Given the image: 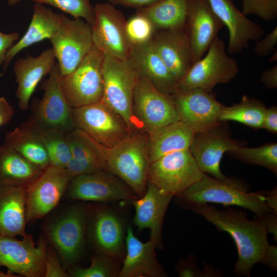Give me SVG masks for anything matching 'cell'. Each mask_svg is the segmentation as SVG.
I'll list each match as a JSON object with an SVG mask.
<instances>
[{
  "instance_id": "cell-53",
  "label": "cell",
  "mask_w": 277,
  "mask_h": 277,
  "mask_svg": "<svg viewBox=\"0 0 277 277\" xmlns=\"http://www.w3.org/2000/svg\"><path fill=\"white\" fill-rule=\"evenodd\" d=\"M3 75V73H2L0 74V77H1Z\"/></svg>"
},
{
  "instance_id": "cell-31",
  "label": "cell",
  "mask_w": 277,
  "mask_h": 277,
  "mask_svg": "<svg viewBox=\"0 0 277 277\" xmlns=\"http://www.w3.org/2000/svg\"><path fill=\"white\" fill-rule=\"evenodd\" d=\"M43 171L11 147L0 148V185L27 187Z\"/></svg>"
},
{
  "instance_id": "cell-46",
  "label": "cell",
  "mask_w": 277,
  "mask_h": 277,
  "mask_svg": "<svg viewBox=\"0 0 277 277\" xmlns=\"http://www.w3.org/2000/svg\"><path fill=\"white\" fill-rule=\"evenodd\" d=\"M261 82L268 89L277 87V65L264 71L261 76Z\"/></svg>"
},
{
  "instance_id": "cell-7",
  "label": "cell",
  "mask_w": 277,
  "mask_h": 277,
  "mask_svg": "<svg viewBox=\"0 0 277 277\" xmlns=\"http://www.w3.org/2000/svg\"><path fill=\"white\" fill-rule=\"evenodd\" d=\"M42 83L44 94L33 104V114L28 121L42 130H54L67 133L75 128L72 108L62 89V75L57 63Z\"/></svg>"
},
{
  "instance_id": "cell-21",
  "label": "cell",
  "mask_w": 277,
  "mask_h": 277,
  "mask_svg": "<svg viewBox=\"0 0 277 277\" xmlns=\"http://www.w3.org/2000/svg\"><path fill=\"white\" fill-rule=\"evenodd\" d=\"M217 16L228 30L227 52L235 54L248 48L250 41L256 42L265 34L259 24L244 15L234 4L232 0H209Z\"/></svg>"
},
{
  "instance_id": "cell-35",
  "label": "cell",
  "mask_w": 277,
  "mask_h": 277,
  "mask_svg": "<svg viewBox=\"0 0 277 277\" xmlns=\"http://www.w3.org/2000/svg\"><path fill=\"white\" fill-rule=\"evenodd\" d=\"M229 153L238 159L246 163L263 166L276 174V143L265 144L254 148H248L239 145Z\"/></svg>"
},
{
  "instance_id": "cell-23",
  "label": "cell",
  "mask_w": 277,
  "mask_h": 277,
  "mask_svg": "<svg viewBox=\"0 0 277 277\" xmlns=\"http://www.w3.org/2000/svg\"><path fill=\"white\" fill-rule=\"evenodd\" d=\"M163 192L151 183L148 182L143 196L132 200L135 209L133 223L139 230L148 229L150 240L160 248L162 245V230L164 216L172 197Z\"/></svg>"
},
{
  "instance_id": "cell-52",
  "label": "cell",
  "mask_w": 277,
  "mask_h": 277,
  "mask_svg": "<svg viewBox=\"0 0 277 277\" xmlns=\"http://www.w3.org/2000/svg\"><path fill=\"white\" fill-rule=\"evenodd\" d=\"M0 277H14V276L10 274H8L7 273H5L4 272L0 271Z\"/></svg>"
},
{
  "instance_id": "cell-6",
  "label": "cell",
  "mask_w": 277,
  "mask_h": 277,
  "mask_svg": "<svg viewBox=\"0 0 277 277\" xmlns=\"http://www.w3.org/2000/svg\"><path fill=\"white\" fill-rule=\"evenodd\" d=\"M88 213L83 205L69 207L47 226L48 239L66 269L81 258L85 246Z\"/></svg>"
},
{
  "instance_id": "cell-5",
  "label": "cell",
  "mask_w": 277,
  "mask_h": 277,
  "mask_svg": "<svg viewBox=\"0 0 277 277\" xmlns=\"http://www.w3.org/2000/svg\"><path fill=\"white\" fill-rule=\"evenodd\" d=\"M239 72L236 60L227 54L224 41L217 36L205 55L178 82L175 91L199 89L211 92L217 85L230 82Z\"/></svg>"
},
{
  "instance_id": "cell-47",
  "label": "cell",
  "mask_w": 277,
  "mask_h": 277,
  "mask_svg": "<svg viewBox=\"0 0 277 277\" xmlns=\"http://www.w3.org/2000/svg\"><path fill=\"white\" fill-rule=\"evenodd\" d=\"M277 248L276 246H269L262 263H265L271 268L276 269L277 267Z\"/></svg>"
},
{
  "instance_id": "cell-50",
  "label": "cell",
  "mask_w": 277,
  "mask_h": 277,
  "mask_svg": "<svg viewBox=\"0 0 277 277\" xmlns=\"http://www.w3.org/2000/svg\"><path fill=\"white\" fill-rule=\"evenodd\" d=\"M277 60V51L275 50L273 52V54L271 55V57L269 58L270 63H274Z\"/></svg>"
},
{
  "instance_id": "cell-13",
  "label": "cell",
  "mask_w": 277,
  "mask_h": 277,
  "mask_svg": "<svg viewBox=\"0 0 277 277\" xmlns=\"http://www.w3.org/2000/svg\"><path fill=\"white\" fill-rule=\"evenodd\" d=\"M94 7V19L91 25L93 45L104 54L127 59L131 45L126 34L124 14L108 3H98Z\"/></svg>"
},
{
  "instance_id": "cell-12",
  "label": "cell",
  "mask_w": 277,
  "mask_h": 277,
  "mask_svg": "<svg viewBox=\"0 0 277 277\" xmlns=\"http://www.w3.org/2000/svg\"><path fill=\"white\" fill-rule=\"evenodd\" d=\"M22 240L0 234V266L8 269L14 277H43L45 273L46 240L41 238L35 245L31 234Z\"/></svg>"
},
{
  "instance_id": "cell-36",
  "label": "cell",
  "mask_w": 277,
  "mask_h": 277,
  "mask_svg": "<svg viewBox=\"0 0 277 277\" xmlns=\"http://www.w3.org/2000/svg\"><path fill=\"white\" fill-rule=\"evenodd\" d=\"M117 261L108 256L97 254L92 258L91 265L87 268H70L69 276L72 277H114L118 276L120 269Z\"/></svg>"
},
{
  "instance_id": "cell-30",
  "label": "cell",
  "mask_w": 277,
  "mask_h": 277,
  "mask_svg": "<svg viewBox=\"0 0 277 277\" xmlns=\"http://www.w3.org/2000/svg\"><path fill=\"white\" fill-rule=\"evenodd\" d=\"M4 144L41 170L50 166L45 146L36 130L28 121L8 132Z\"/></svg>"
},
{
  "instance_id": "cell-11",
  "label": "cell",
  "mask_w": 277,
  "mask_h": 277,
  "mask_svg": "<svg viewBox=\"0 0 277 277\" xmlns=\"http://www.w3.org/2000/svg\"><path fill=\"white\" fill-rule=\"evenodd\" d=\"M50 40L62 76L72 72L94 46L91 25L83 19L66 16Z\"/></svg>"
},
{
  "instance_id": "cell-26",
  "label": "cell",
  "mask_w": 277,
  "mask_h": 277,
  "mask_svg": "<svg viewBox=\"0 0 277 277\" xmlns=\"http://www.w3.org/2000/svg\"><path fill=\"white\" fill-rule=\"evenodd\" d=\"M128 59L138 74L148 79L160 91L169 95L174 92L177 82L151 41L131 46Z\"/></svg>"
},
{
  "instance_id": "cell-8",
  "label": "cell",
  "mask_w": 277,
  "mask_h": 277,
  "mask_svg": "<svg viewBox=\"0 0 277 277\" xmlns=\"http://www.w3.org/2000/svg\"><path fill=\"white\" fill-rule=\"evenodd\" d=\"M104 57V54L93 46L72 72L62 76V89L71 108L102 101Z\"/></svg>"
},
{
  "instance_id": "cell-54",
  "label": "cell",
  "mask_w": 277,
  "mask_h": 277,
  "mask_svg": "<svg viewBox=\"0 0 277 277\" xmlns=\"http://www.w3.org/2000/svg\"><path fill=\"white\" fill-rule=\"evenodd\" d=\"M0 148H1V146H0Z\"/></svg>"
},
{
  "instance_id": "cell-29",
  "label": "cell",
  "mask_w": 277,
  "mask_h": 277,
  "mask_svg": "<svg viewBox=\"0 0 277 277\" xmlns=\"http://www.w3.org/2000/svg\"><path fill=\"white\" fill-rule=\"evenodd\" d=\"M195 133L180 120L148 133V147L150 164L170 153L189 149Z\"/></svg>"
},
{
  "instance_id": "cell-2",
  "label": "cell",
  "mask_w": 277,
  "mask_h": 277,
  "mask_svg": "<svg viewBox=\"0 0 277 277\" xmlns=\"http://www.w3.org/2000/svg\"><path fill=\"white\" fill-rule=\"evenodd\" d=\"M106 170L124 182L138 197L145 193L150 165L148 133L137 131L129 134L108 148Z\"/></svg>"
},
{
  "instance_id": "cell-19",
  "label": "cell",
  "mask_w": 277,
  "mask_h": 277,
  "mask_svg": "<svg viewBox=\"0 0 277 277\" xmlns=\"http://www.w3.org/2000/svg\"><path fill=\"white\" fill-rule=\"evenodd\" d=\"M89 226V238L97 254L117 261L125 256V227L115 212L108 208L96 209Z\"/></svg>"
},
{
  "instance_id": "cell-41",
  "label": "cell",
  "mask_w": 277,
  "mask_h": 277,
  "mask_svg": "<svg viewBox=\"0 0 277 277\" xmlns=\"http://www.w3.org/2000/svg\"><path fill=\"white\" fill-rule=\"evenodd\" d=\"M276 44L277 26H275L265 36L256 41L254 48V52L259 57L268 56L276 50Z\"/></svg>"
},
{
  "instance_id": "cell-40",
  "label": "cell",
  "mask_w": 277,
  "mask_h": 277,
  "mask_svg": "<svg viewBox=\"0 0 277 277\" xmlns=\"http://www.w3.org/2000/svg\"><path fill=\"white\" fill-rule=\"evenodd\" d=\"M45 277L69 276L66 269L63 267L55 251L51 247H47L45 252Z\"/></svg>"
},
{
  "instance_id": "cell-22",
  "label": "cell",
  "mask_w": 277,
  "mask_h": 277,
  "mask_svg": "<svg viewBox=\"0 0 277 277\" xmlns=\"http://www.w3.org/2000/svg\"><path fill=\"white\" fill-rule=\"evenodd\" d=\"M151 42L177 84L194 63L185 29L155 30Z\"/></svg>"
},
{
  "instance_id": "cell-28",
  "label": "cell",
  "mask_w": 277,
  "mask_h": 277,
  "mask_svg": "<svg viewBox=\"0 0 277 277\" xmlns=\"http://www.w3.org/2000/svg\"><path fill=\"white\" fill-rule=\"evenodd\" d=\"M65 16L63 14L55 13L42 4L35 3L28 29L6 53L4 71L13 58L21 50L45 39H50L58 29Z\"/></svg>"
},
{
  "instance_id": "cell-34",
  "label": "cell",
  "mask_w": 277,
  "mask_h": 277,
  "mask_svg": "<svg viewBox=\"0 0 277 277\" xmlns=\"http://www.w3.org/2000/svg\"><path fill=\"white\" fill-rule=\"evenodd\" d=\"M33 127L37 131L46 149L50 166L66 168L72 157L66 133L54 130H42Z\"/></svg>"
},
{
  "instance_id": "cell-9",
  "label": "cell",
  "mask_w": 277,
  "mask_h": 277,
  "mask_svg": "<svg viewBox=\"0 0 277 277\" xmlns=\"http://www.w3.org/2000/svg\"><path fill=\"white\" fill-rule=\"evenodd\" d=\"M204 174L189 149L170 153L151 163L148 182L163 192L179 197Z\"/></svg>"
},
{
  "instance_id": "cell-27",
  "label": "cell",
  "mask_w": 277,
  "mask_h": 277,
  "mask_svg": "<svg viewBox=\"0 0 277 277\" xmlns=\"http://www.w3.org/2000/svg\"><path fill=\"white\" fill-rule=\"evenodd\" d=\"M26 187L0 185V234L12 237L27 234Z\"/></svg>"
},
{
  "instance_id": "cell-1",
  "label": "cell",
  "mask_w": 277,
  "mask_h": 277,
  "mask_svg": "<svg viewBox=\"0 0 277 277\" xmlns=\"http://www.w3.org/2000/svg\"><path fill=\"white\" fill-rule=\"evenodd\" d=\"M190 209L233 239L238 252L235 265L238 274L249 276L253 266L262 263L269 246L263 217L250 221L243 211L231 209L219 210L207 204L195 205Z\"/></svg>"
},
{
  "instance_id": "cell-18",
  "label": "cell",
  "mask_w": 277,
  "mask_h": 277,
  "mask_svg": "<svg viewBox=\"0 0 277 277\" xmlns=\"http://www.w3.org/2000/svg\"><path fill=\"white\" fill-rule=\"evenodd\" d=\"M239 145L221 122L210 129L196 132L189 150L202 172L225 179L227 177L220 170L221 159L225 152H230Z\"/></svg>"
},
{
  "instance_id": "cell-24",
  "label": "cell",
  "mask_w": 277,
  "mask_h": 277,
  "mask_svg": "<svg viewBox=\"0 0 277 277\" xmlns=\"http://www.w3.org/2000/svg\"><path fill=\"white\" fill-rule=\"evenodd\" d=\"M55 60L52 48L45 50L36 57L28 55L15 61L13 71L17 84L16 96L21 110L28 109L30 98L37 86L50 73L56 63Z\"/></svg>"
},
{
  "instance_id": "cell-38",
  "label": "cell",
  "mask_w": 277,
  "mask_h": 277,
  "mask_svg": "<svg viewBox=\"0 0 277 277\" xmlns=\"http://www.w3.org/2000/svg\"><path fill=\"white\" fill-rule=\"evenodd\" d=\"M155 29L150 21L145 16L135 13L127 21L126 31L131 46L150 42Z\"/></svg>"
},
{
  "instance_id": "cell-43",
  "label": "cell",
  "mask_w": 277,
  "mask_h": 277,
  "mask_svg": "<svg viewBox=\"0 0 277 277\" xmlns=\"http://www.w3.org/2000/svg\"><path fill=\"white\" fill-rule=\"evenodd\" d=\"M262 128L274 134L277 133V108L276 106L266 108L263 117Z\"/></svg>"
},
{
  "instance_id": "cell-15",
  "label": "cell",
  "mask_w": 277,
  "mask_h": 277,
  "mask_svg": "<svg viewBox=\"0 0 277 277\" xmlns=\"http://www.w3.org/2000/svg\"><path fill=\"white\" fill-rule=\"evenodd\" d=\"M72 176L66 168L49 166L26 187L27 222L43 217L53 209L65 193Z\"/></svg>"
},
{
  "instance_id": "cell-3",
  "label": "cell",
  "mask_w": 277,
  "mask_h": 277,
  "mask_svg": "<svg viewBox=\"0 0 277 277\" xmlns=\"http://www.w3.org/2000/svg\"><path fill=\"white\" fill-rule=\"evenodd\" d=\"M179 197L190 207L208 203L237 206L251 210L258 217L271 212L265 196L249 192L241 184L226 177L219 179L205 173Z\"/></svg>"
},
{
  "instance_id": "cell-4",
  "label": "cell",
  "mask_w": 277,
  "mask_h": 277,
  "mask_svg": "<svg viewBox=\"0 0 277 277\" xmlns=\"http://www.w3.org/2000/svg\"><path fill=\"white\" fill-rule=\"evenodd\" d=\"M140 75L127 59L104 54L102 101L119 114L130 133L141 130L133 113V101Z\"/></svg>"
},
{
  "instance_id": "cell-39",
  "label": "cell",
  "mask_w": 277,
  "mask_h": 277,
  "mask_svg": "<svg viewBox=\"0 0 277 277\" xmlns=\"http://www.w3.org/2000/svg\"><path fill=\"white\" fill-rule=\"evenodd\" d=\"M241 12L245 15H255L271 21L277 18V0H241Z\"/></svg>"
},
{
  "instance_id": "cell-51",
  "label": "cell",
  "mask_w": 277,
  "mask_h": 277,
  "mask_svg": "<svg viewBox=\"0 0 277 277\" xmlns=\"http://www.w3.org/2000/svg\"><path fill=\"white\" fill-rule=\"evenodd\" d=\"M21 1V0H8V5L12 6L19 3Z\"/></svg>"
},
{
  "instance_id": "cell-17",
  "label": "cell",
  "mask_w": 277,
  "mask_h": 277,
  "mask_svg": "<svg viewBox=\"0 0 277 277\" xmlns=\"http://www.w3.org/2000/svg\"><path fill=\"white\" fill-rule=\"evenodd\" d=\"M171 97L180 120L195 132L221 123L218 117L223 105L211 92L199 89L177 90Z\"/></svg>"
},
{
  "instance_id": "cell-10",
  "label": "cell",
  "mask_w": 277,
  "mask_h": 277,
  "mask_svg": "<svg viewBox=\"0 0 277 277\" xmlns=\"http://www.w3.org/2000/svg\"><path fill=\"white\" fill-rule=\"evenodd\" d=\"M76 128L110 148L130 134L122 117L102 101L72 108Z\"/></svg>"
},
{
  "instance_id": "cell-49",
  "label": "cell",
  "mask_w": 277,
  "mask_h": 277,
  "mask_svg": "<svg viewBox=\"0 0 277 277\" xmlns=\"http://www.w3.org/2000/svg\"><path fill=\"white\" fill-rule=\"evenodd\" d=\"M265 201L270 208H272L274 211H276V193L273 192V194L271 193L269 196H265Z\"/></svg>"
},
{
  "instance_id": "cell-45",
  "label": "cell",
  "mask_w": 277,
  "mask_h": 277,
  "mask_svg": "<svg viewBox=\"0 0 277 277\" xmlns=\"http://www.w3.org/2000/svg\"><path fill=\"white\" fill-rule=\"evenodd\" d=\"M108 3L125 7L133 8L136 10L151 5L160 0H107Z\"/></svg>"
},
{
  "instance_id": "cell-32",
  "label": "cell",
  "mask_w": 277,
  "mask_h": 277,
  "mask_svg": "<svg viewBox=\"0 0 277 277\" xmlns=\"http://www.w3.org/2000/svg\"><path fill=\"white\" fill-rule=\"evenodd\" d=\"M189 1L160 0L135 13L148 18L155 30H185Z\"/></svg>"
},
{
  "instance_id": "cell-14",
  "label": "cell",
  "mask_w": 277,
  "mask_h": 277,
  "mask_svg": "<svg viewBox=\"0 0 277 277\" xmlns=\"http://www.w3.org/2000/svg\"><path fill=\"white\" fill-rule=\"evenodd\" d=\"M133 113L141 129L147 133L180 120L171 95L160 91L140 75L134 93Z\"/></svg>"
},
{
  "instance_id": "cell-33",
  "label": "cell",
  "mask_w": 277,
  "mask_h": 277,
  "mask_svg": "<svg viewBox=\"0 0 277 277\" xmlns=\"http://www.w3.org/2000/svg\"><path fill=\"white\" fill-rule=\"evenodd\" d=\"M266 108L262 102L245 95L238 104L230 106L223 105L218 120L220 122L235 121L253 128H262Z\"/></svg>"
},
{
  "instance_id": "cell-37",
  "label": "cell",
  "mask_w": 277,
  "mask_h": 277,
  "mask_svg": "<svg viewBox=\"0 0 277 277\" xmlns=\"http://www.w3.org/2000/svg\"><path fill=\"white\" fill-rule=\"evenodd\" d=\"M39 4H46L56 7L72 16L74 18L84 19L90 25L94 19V7L91 0H31Z\"/></svg>"
},
{
  "instance_id": "cell-48",
  "label": "cell",
  "mask_w": 277,
  "mask_h": 277,
  "mask_svg": "<svg viewBox=\"0 0 277 277\" xmlns=\"http://www.w3.org/2000/svg\"><path fill=\"white\" fill-rule=\"evenodd\" d=\"M266 226L268 232H271L274 235V237L276 239V216L274 214H271L269 213L263 216Z\"/></svg>"
},
{
  "instance_id": "cell-44",
  "label": "cell",
  "mask_w": 277,
  "mask_h": 277,
  "mask_svg": "<svg viewBox=\"0 0 277 277\" xmlns=\"http://www.w3.org/2000/svg\"><path fill=\"white\" fill-rule=\"evenodd\" d=\"M14 114L12 105L4 97H0V127L8 124Z\"/></svg>"
},
{
  "instance_id": "cell-20",
  "label": "cell",
  "mask_w": 277,
  "mask_h": 277,
  "mask_svg": "<svg viewBox=\"0 0 277 277\" xmlns=\"http://www.w3.org/2000/svg\"><path fill=\"white\" fill-rule=\"evenodd\" d=\"M224 25L213 11L209 0H190L185 31L194 63L206 53Z\"/></svg>"
},
{
  "instance_id": "cell-25",
  "label": "cell",
  "mask_w": 277,
  "mask_h": 277,
  "mask_svg": "<svg viewBox=\"0 0 277 277\" xmlns=\"http://www.w3.org/2000/svg\"><path fill=\"white\" fill-rule=\"evenodd\" d=\"M155 248L151 240L144 243L138 239L129 226L125 237V258L118 276H165V272L156 259Z\"/></svg>"
},
{
  "instance_id": "cell-42",
  "label": "cell",
  "mask_w": 277,
  "mask_h": 277,
  "mask_svg": "<svg viewBox=\"0 0 277 277\" xmlns=\"http://www.w3.org/2000/svg\"><path fill=\"white\" fill-rule=\"evenodd\" d=\"M19 38L18 32L4 33L0 31V66L4 63L8 50Z\"/></svg>"
},
{
  "instance_id": "cell-16",
  "label": "cell",
  "mask_w": 277,
  "mask_h": 277,
  "mask_svg": "<svg viewBox=\"0 0 277 277\" xmlns=\"http://www.w3.org/2000/svg\"><path fill=\"white\" fill-rule=\"evenodd\" d=\"M68 199L106 202L138 197L121 179L107 171L74 176L65 192Z\"/></svg>"
}]
</instances>
